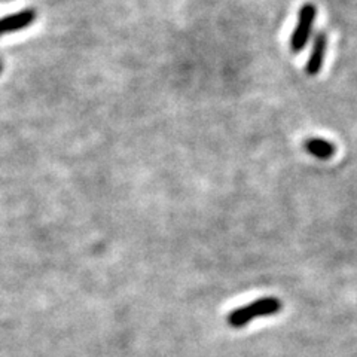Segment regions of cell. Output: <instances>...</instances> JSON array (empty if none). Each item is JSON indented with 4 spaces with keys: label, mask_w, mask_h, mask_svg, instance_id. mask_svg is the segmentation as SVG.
Instances as JSON below:
<instances>
[{
    "label": "cell",
    "mask_w": 357,
    "mask_h": 357,
    "mask_svg": "<svg viewBox=\"0 0 357 357\" xmlns=\"http://www.w3.org/2000/svg\"><path fill=\"white\" fill-rule=\"evenodd\" d=\"M280 310H282L280 299L274 296H265V298L253 301V303L248 305H243L240 308L231 311L227 317V321L231 328L240 329V328H244L245 325H249V323H252V320L258 317H268V316L278 314Z\"/></svg>",
    "instance_id": "6da1fadb"
},
{
    "label": "cell",
    "mask_w": 357,
    "mask_h": 357,
    "mask_svg": "<svg viewBox=\"0 0 357 357\" xmlns=\"http://www.w3.org/2000/svg\"><path fill=\"white\" fill-rule=\"evenodd\" d=\"M316 18H317V6L314 3H305L299 8L296 26L289 40L290 51L294 54H299L305 50V47L311 39L312 30H314Z\"/></svg>",
    "instance_id": "7a4b0ae2"
},
{
    "label": "cell",
    "mask_w": 357,
    "mask_h": 357,
    "mask_svg": "<svg viewBox=\"0 0 357 357\" xmlns=\"http://www.w3.org/2000/svg\"><path fill=\"white\" fill-rule=\"evenodd\" d=\"M328 52V35L325 30H320L312 40V47L308 55L305 64V73L308 76H317L323 66H325V59Z\"/></svg>",
    "instance_id": "3957f363"
},
{
    "label": "cell",
    "mask_w": 357,
    "mask_h": 357,
    "mask_svg": "<svg viewBox=\"0 0 357 357\" xmlns=\"http://www.w3.org/2000/svg\"><path fill=\"white\" fill-rule=\"evenodd\" d=\"M38 15L33 9H22L15 14L0 18V36L9 35V33H17L20 30L30 27Z\"/></svg>",
    "instance_id": "277c9868"
},
{
    "label": "cell",
    "mask_w": 357,
    "mask_h": 357,
    "mask_svg": "<svg viewBox=\"0 0 357 357\" xmlns=\"http://www.w3.org/2000/svg\"><path fill=\"white\" fill-rule=\"evenodd\" d=\"M304 149L311 156H314L317 160L328 161L333 158L335 153H337V146L326 139L321 137H310L304 140Z\"/></svg>",
    "instance_id": "5b68a950"
},
{
    "label": "cell",
    "mask_w": 357,
    "mask_h": 357,
    "mask_svg": "<svg viewBox=\"0 0 357 357\" xmlns=\"http://www.w3.org/2000/svg\"><path fill=\"white\" fill-rule=\"evenodd\" d=\"M0 72H2V63H0Z\"/></svg>",
    "instance_id": "8992f818"
}]
</instances>
